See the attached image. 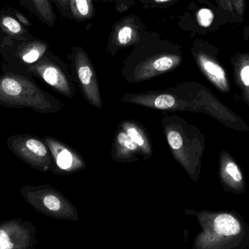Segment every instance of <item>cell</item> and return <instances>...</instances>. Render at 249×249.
Instances as JSON below:
<instances>
[{"label": "cell", "instance_id": "obj_20", "mask_svg": "<svg viewBox=\"0 0 249 249\" xmlns=\"http://www.w3.org/2000/svg\"><path fill=\"white\" fill-rule=\"evenodd\" d=\"M197 20L200 26L209 27L213 22V13L209 9H201L197 13Z\"/></svg>", "mask_w": 249, "mask_h": 249}, {"label": "cell", "instance_id": "obj_15", "mask_svg": "<svg viewBox=\"0 0 249 249\" xmlns=\"http://www.w3.org/2000/svg\"><path fill=\"white\" fill-rule=\"evenodd\" d=\"M197 59L200 68L206 77L218 88L222 90H226L228 89V82L226 74L223 69L203 54H199Z\"/></svg>", "mask_w": 249, "mask_h": 249}, {"label": "cell", "instance_id": "obj_10", "mask_svg": "<svg viewBox=\"0 0 249 249\" xmlns=\"http://www.w3.org/2000/svg\"><path fill=\"white\" fill-rule=\"evenodd\" d=\"M42 140L49 149L53 160L51 172L66 176L79 172L86 168L83 157L73 147L53 136H44Z\"/></svg>", "mask_w": 249, "mask_h": 249}, {"label": "cell", "instance_id": "obj_7", "mask_svg": "<svg viewBox=\"0 0 249 249\" xmlns=\"http://www.w3.org/2000/svg\"><path fill=\"white\" fill-rule=\"evenodd\" d=\"M70 71L74 83L88 103L97 109L103 107L102 94L94 66L87 53L80 47H73L70 55Z\"/></svg>", "mask_w": 249, "mask_h": 249}, {"label": "cell", "instance_id": "obj_12", "mask_svg": "<svg viewBox=\"0 0 249 249\" xmlns=\"http://www.w3.org/2000/svg\"><path fill=\"white\" fill-rule=\"evenodd\" d=\"M141 155L139 146L129 137L128 135L118 126L112 143L111 156L115 162L130 163L139 160Z\"/></svg>", "mask_w": 249, "mask_h": 249}, {"label": "cell", "instance_id": "obj_17", "mask_svg": "<svg viewBox=\"0 0 249 249\" xmlns=\"http://www.w3.org/2000/svg\"><path fill=\"white\" fill-rule=\"evenodd\" d=\"M68 4L73 17L77 20H88L94 14L92 0H68Z\"/></svg>", "mask_w": 249, "mask_h": 249}, {"label": "cell", "instance_id": "obj_26", "mask_svg": "<svg viewBox=\"0 0 249 249\" xmlns=\"http://www.w3.org/2000/svg\"><path fill=\"white\" fill-rule=\"evenodd\" d=\"M102 1H108V0H102Z\"/></svg>", "mask_w": 249, "mask_h": 249}, {"label": "cell", "instance_id": "obj_25", "mask_svg": "<svg viewBox=\"0 0 249 249\" xmlns=\"http://www.w3.org/2000/svg\"><path fill=\"white\" fill-rule=\"evenodd\" d=\"M156 3H165L168 2V1H172V0H152Z\"/></svg>", "mask_w": 249, "mask_h": 249}, {"label": "cell", "instance_id": "obj_22", "mask_svg": "<svg viewBox=\"0 0 249 249\" xmlns=\"http://www.w3.org/2000/svg\"><path fill=\"white\" fill-rule=\"evenodd\" d=\"M241 80L246 86H249V66L244 67L241 72Z\"/></svg>", "mask_w": 249, "mask_h": 249}, {"label": "cell", "instance_id": "obj_23", "mask_svg": "<svg viewBox=\"0 0 249 249\" xmlns=\"http://www.w3.org/2000/svg\"><path fill=\"white\" fill-rule=\"evenodd\" d=\"M55 1H56L58 5H59L61 8L64 10V11H67V10H68V0H55Z\"/></svg>", "mask_w": 249, "mask_h": 249}, {"label": "cell", "instance_id": "obj_16", "mask_svg": "<svg viewBox=\"0 0 249 249\" xmlns=\"http://www.w3.org/2000/svg\"><path fill=\"white\" fill-rule=\"evenodd\" d=\"M222 176L226 184L235 190H242L244 178L238 165L231 160H226L222 165Z\"/></svg>", "mask_w": 249, "mask_h": 249}, {"label": "cell", "instance_id": "obj_8", "mask_svg": "<svg viewBox=\"0 0 249 249\" xmlns=\"http://www.w3.org/2000/svg\"><path fill=\"white\" fill-rule=\"evenodd\" d=\"M6 145L16 157L33 169L42 173L51 171L52 158L42 139L29 133L13 135L7 138Z\"/></svg>", "mask_w": 249, "mask_h": 249}, {"label": "cell", "instance_id": "obj_24", "mask_svg": "<svg viewBox=\"0 0 249 249\" xmlns=\"http://www.w3.org/2000/svg\"><path fill=\"white\" fill-rule=\"evenodd\" d=\"M16 16H17L18 18V20H20L22 23L26 25V26H30V22H29V20L24 17V16H22L20 13H16Z\"/></svg>", "mask_w": 249, "mask_h": 249}, {"label": "cell", "instance_id": "obj_4", "mask_svg": "<svg viewBox=\"0 0 249 249\" xmlns=\"http://www.w3.org/2000/svg\"><path fill=\"white\" fill-rule=\"evenodd\" d=\"M182 61L178 51H158L150 53L139 52L124 61L121 75L130 84L152 80L178 67Z\"/></svg>", "mask_w": 249, "mask_h": 249}, {"label": "cell", "instance_id": "obj_21", "mask_svg": "<svg viewBox=\"0 0 249 249\" xmlns=\"http://www.w3.org/2000/svg\"><path fill=\"white\" fill-rule=\"evenodd\" d=\"M134 4L133 0H116V10L120 13L126 11Z\"/></svg>", "mask_w": 249, "mask_h": 249}, {"label": "cell", "instance_id": "obj_11", "mask_svg": "<svg viewBox=\"0 0 249 249\" xmlns=\"http://www.w3.org/2000/svg\"><path fill=\"white\" fill-rule=\"evenodd\" d=\"M133 17L127 16L114 27L107 48L112 55H115L119 50L140 43L139 26Z\"/></svg>", "mask_w": 249, "mask_h": 249}, {"label": "cell", "instance_id": "obj_1", "mask_svg": "<svg viewBox=\"0 0 249 249\" xmlns=\"http://www.w3.org/2000/svg\"><path fill=\"white\" fill-rule=\"evenodd\" d=\"M184 213L197 218L202 231L193 249H249V229L238 215L186 209Z\"/></svg>", "mask_w": 249, "mask_h": 249}, {"label": "cell", "instance_id": "obj_9", "mask_svg": "<svg viewBox=\"0 0 249 249\" xmlns=\"http://www.w3.org/2000/svg\"><path fill=\"white\" fill-rule=\"evenodd\" d=\"M37 228L21 218L0 222V249H37Z\"/></svg>", "mask_w": 249, "mask_h": 249}, {"label": "cell", "instance_id": "obj_13", "mask_svg": "<svg viewBox=\"0 0 249 249\" xmlns=\"http://www.w3.org/2000/svg\"><path fill=\"white\" fill-rule=\"evenodd\" d=\"M118 126L125 131L129 137L139 146L141 156L143 160H146L152 156L153 149L150 138L142 124L131 120H124Z\"/></svg>", "mask_w": 249, "mask_h": 249}, {"label": "cell", "instance_id": "obj_14", "mask_svg": "<svg viewBox=\"0 0 249 249\" xmlns=\"http://www.w3.org/2000/svg\"><path fill=\"white\" fill-rule=\"evenodd\" d=\"M48 48V44L40 41H34L20 45L16 54L20 67L18 70L13 71L21 72L25 67L39 61L46 53Z\"/></svg>", "mask_w": 249, "mask_h": 249}, {"label": "cell", "instance_id": "obj_5", "mask_svg": "<svg viewBox=\"0 0 249 249\" xmlns=\"http://www.w3.org/2000/svg\"><path fill=\"white\" fill-rule=\"evenodd\" d=\"M25 201L36 212L58 220L77 222L79 212L74 205L59 190L50 184L20 187Z\"/></svg>", "mask_w": 249, "mask_h": 249}, {"label": "cell", "instance_id": "obj_18", "mask_svg": "<svg viewBox=\"0 0 249 249\" xmlns=\"http://www.w3.org/2000/svg\"><path fill=\"white\" fill-rule=\"evenodd\" d=\"M32 1L35 4V8L40 15L44 21L48 26H53L55 16L49 0H32Z\"/></svg>", "mask_w": 249, "mask_h": 249}, {"label": "cell", "instance_id": "obj_2", "mask_svg": "<svg viewBox=\"0 0 249 249\" xmlns=\"http://www.w3.org/2000/svg\"><path fill=\"white\" fill-rule=\"evenodd\" d=\"M0 106L29 108L40 114L58 113L65 105L42 89L33 77L24 73L3 71L0 75Z\"/></svg>", "mask_w": 249, "mask_h": 249}, {"label": "cell", "instance_id": "obj_3", "mask_svg": "<svg viewBox=\"0 0 249 249\" xmlns=\"http://www.w3.org/2000/svg\"><path fill=\"white\" fill-rule=\"evenodd\" d=\"M161 124L173 157L193 178L199 163V142L191 127L177 114L165 115Z\"/></svg>", "mask_w": 249, "mask_h": 249}, {"label": "cell", "instance_id": "obj_6", "mask_svg": "<svg viewBox=\"0 0 249 249\" xmlns=\"http://www.w3.org/2000/svg\"><path fill=\"white\" fill-rule=\"evenodd\" d=\"M21 73L41 79L65 97L75 96L76 86L71 71L65 63L51 54L45 53L39 61L25 67Z\"/></svg>", "mask_w": 249, "mask_h": 249}, {"label": "cell", "instance_id": "obj_19", "mask_svg": "<svg viewBox=\"0 0 249 249\" xmlns=\"http://www.w3.org/2000/svg\"><path fill=\"white\" fill-rule=\"evenodd\" d=\"M1 26L7 33L13 35H21L24 32L21 25L13 18L6 16L1 20Z\"/></svg>", "mask_w": 249, "mask_h": 249}]
</instances>
